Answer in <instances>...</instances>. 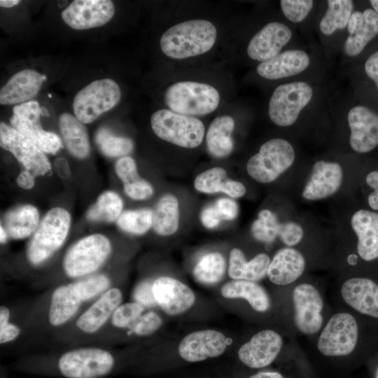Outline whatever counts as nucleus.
Wrapping results in <instances>:
<instances>
[{"mask_svg": "<svg viewBox=\"0 0 378 378\" xmlns=\"http://www.w3.org/2000/svg\"><path fill=\"white\" fill-rule=\"evenodd\" d=\"M116 357L99 347H79L51 358L24 359L15 364V369L35 374L64 378H105L117 368Z\"/></svg>", "mask_w": 378, "mask_h": 378, "instance_id": "obj_1", "label": "nucleus"}, {"mask_svg": "<svg viewBox=\"0 0 378 378\" xmlns=\"http://www.w3.org/2000/svg\"><path fill=\"white\" fill-rule=\"evenodd\" d=\"M216 37L217 31L213 23L206 20H190L166 30L160 44L164 55L181 59L208 52Z\"/></svg>", "mask_w": 378, "mask_h": 378, "instance_id": "obj_2", "label": "nucleus"}, {"mask_svg": "<svg viewBox=\"0 0 378 378\" xmlns=\"http://www.w3.org/2000/svg\"><path fill=\"white\" fill-rule=\"evenodd\" d=\"M164 99L171 111L193 117L215 111L220 102V94L216 88L206 83L181 81L167 88Z\"/></svg>", "mask_w": 378, "mask_h": 378, "instance_id": "obj_3", "label": "nucleus"}, {"mask_svg": "<svg viewBox=\"0 0 378 378\" xmlns=\"http://www.w3.org/2000/svg\"><path fill=\"white\" fill-rule=\"evenodd\" d=\"M71 224V216L64 209L55 207L43 217L27 247L29 262L38 265L53 255L64 242Z\"/></svg>", "mask_w": 378, "mask_h": 378, "instance_id": "obj_4", "label": "nucleus"}, {"mask_svg": "<svg viewBox=\"0 0 378 378\" xmlns=\"http://www.w3.org/2000/svg\"><path fill=\"white\" fill-rule=\"evenodd\" d=\"M150 125L161 139L186 148L199 146L204 136V126L200 120L169 109L154 112Z\"/></svg>", "mask_w": 378, "mask_h": 378, "instance_id": "obj_5", "label": "nucleus"}, {"mask_svg": "<svg viewBox=\"0 0 378 378\" xmlns=\"http://www.w3.org/2000/svg\"><path fill=\"white\" fill-rule=\"evenodd\" d=\"M295 159L292 144L281 138L271 139L265 142L258 153L247 162L246 170L255 181L267 183L275 181L289 169Z\"/></svg>", "mask_w": 378, "mask_h": 378, "instance_id": "obj_6", "label": "nucleus"}, {"mask_svg": "<svg viewBox=\"0 0 378 378\" xmlns=\"http://www.w3.org/2000/svg\"><path fill=\"white\" fill-rule=\"evenodd\" d=\"M120 98V86L114 80L97 79L76 93L73 100V111L80 122L89 124L115 107Z\"/></svg>", "mask_w": 378, "mask_h": 378, "instance_id": "obj_7", "label": "nucleus"}, {"mask_svg": "<svg viewBox=\"0 0 378 378\" xmlns=\"http://www.w3.org/2000/svg\"><path fill=\"white\" fill-rule=\"evenodd\" d=\"M111 251L109 240L100 234H91L76 241L66 252L63 268L71 278H80L96 272Z\"/></svg>", "mask_w": 378, "mask_h": 378, "instance_id": "obj_8", "label": "nucleus"}, {"mask_svg": "<svg viewBox=\"0 0 378 378\" xmlns=\"http://www.w3.org/2000/svg\"><path fill=\"white\" fill-rule=\"evenodd\" d=\"M312 86L304 81H294L279 85L269 102L268 115L273 123L280 127L292 125L301 111L312 99Z\"/></svg>", "mask_w": 378, "mask_h": 378, "instance_id": "obj_9", "label": "nucleus"}, {"mask_svg": "<svg viewBox=\"0 0 378 378\" xmlns=\"http://www.w3.org/2000/svg\"><path fill=\"white\" fill-rule=\"evenodd\" d=\"M47 113L46 108L41 106L38 102L31 100L13 106L10 123L41 151L55 154L62 147V143L56 134L42 128L40 116Z\"/></svg>", "mask_w": 378, "mask_h": 378, "instance_id": "obj_10", "label": "nucleus"}, {"mask_svg": "<svg viewBox=\"0 0 378 378\" xmlns=\"http://www.w3.org/2000/svg\"><path fill=\"white\" fill-rule=\"evenodd\" d=\"M359 337V326L355 317L349 313H337L323 329L318 340V349L326 356H348L356 349Z\"/></svg>", "mask_w": 378, "mask_h": 378, "instance_id": "obj_11", "label": "nucleus"}, {"mask_svg": "<svg viewBox=\"0 0 378 378\" xmlns=\"http://www.w3.org/2000/svg\"><path fill=\"white\" fill-rule=\"evenodd\" d=\"M0 146L10 152L34 176L44 175L51 169L43 151L27 137L3 122L0 123Z\"/></svg>", "mask_w": 378, "mask_h": 378, "instance_id": "obj_12", "label": "nucleus"}, {"mask_svg": "<svg viewBox=\"0 0 378 378\" xmlns=\"http://www.w3.org/2000/svg\"><path fill=\"white\" fill-rule=\"evenodd\" d=\"M115 14L110 0H74L61 13L62 20L76 30H86L107 24Z\"/></svg>", "mask_w": 378, "mask_h": 378, "instance_id": "obj_13", "label": "nucleus"}, {"mask_svg": "<svg viewBox=\"0 0 378 378\" xmlns=\"http://www.w3.org/2000/svg\"><path fill=\"white\" fill-rule=\"evenodd\" d=\"M293 302L297 328L306 335L317 332L323 325V300L317 288L309 284L298 285L293 291Z\"/></svg>", "mask_w": 378, "mask_h": 378, "instance_id": "obj_14", "label": "nucleus"}, {"mask_svg": "<svg viewBox=\"0 0 378 378\" xmlns=\"http://www.w3.org/2000/svg\"><path fill=\"white\" fill-rule=\"evenodd\" d=\"M349 144L358 153L371 152L378 146V113L364 105H356L347 114Z\"/></svg>", "mask_w": 378, "mask_h": 378, "instance_id": "obj_15", "label": "nucleus"}, {"mask_svg": "<svg viewBox=\"0 0 378 378\" xmlns=\"http://www.w3.org/2000/svg\"><path fill=\"white\" fill-rule=\"evenodd\" d=\"M227 345V340L224 334L215 330H204L184 337L178 350L183 360L195 363L220 356Z\"/></svg>", "mask_w": 378, "mask_h": 378, "instance_id": "obj_16", "label": "nucleus"}, {"mask_svg": "<svg viewBox=\"0 0 378 378\" xmlns=\"http://www.w3.org/2000/svg\"><path fill=\"white\" fill-rule=\"evenodd\" d=\"M283 344L281 335L272 330H264L254 335L238 351L239 359L251 368H262L271 364Z\"/></svg>", "mask_w": 378, "mask_h": 378, "instance_id": "obj_17", "label": "nucleus"}, {"mask_svg": "<svg viewBox=\"0 0 378 378\" xmlns=\"http://www.w3.org/2000/svg\"><path fill=\"white\" fill-rule=\"evenodd\" d=\"M155 301L167 314L184 313L195 303L194 292L187 285L169 276H160L153 282Z\"/></svg>", "mask_w": 378, "mask_h": 378, "instance_id": "obj_18", "label": "nucleus"}, {"mask_svg": "<svg viewBox=\"0 0 378 378\" xmlns=\"http://www.w3.org/2000/svg\"><path fill=\"white\" fill-rule=\"evenodd\" d=\"M291 37L292 31L285 24L269 22L250 40L247 54L251 59L260 62L269 60L280 53Z\"/></svg>", "mask_w": 378, "mask_h": 378, "instance_id": "obj_19", "label": "nucleus"}, {"mask_svg": "<svg viewBox=\"0 0 378 378\" xmlns=\"http://www.w3.org/2000/svg\"><path fill=\"white\" fill-rule=\"evenodd\" d=\"M346 303L363 316L378 320V282L365 276L346 280L341 288Z\"/></svg>", "mask_w": 378, "mask_h": 378, "instance_id": "obj_20", "label": "nucleus"}, {"mask_svg": "<svg viewBox=\"0 0 378 378\" xmlns=\"http://www.w3.org/2000/svg\"><path fill=\"white\" fill-rule=\"evenodd\" d=\"M342 179L343 170L339 163L318 160L313 165L302 195L308 200L327 198L340 189Z\"/></svg>", "mask_w": 378, "mask_h": 378, "instance_id": "obj_21", "label": "nucleus"}, {"mask_svg": "<svg viewBox=\"0 0 378 378\" xmlns=\"http://www.w3.org/2000/svg\"><path fill=\"white\" fill-rule=\"evenodd\" d=\"M46 79V75L31 69L16 72L1 87L0 104L15 106L31 101Z\"/></svg>", "mask_w": 378, "mask_h": 378, "instance_id": "obj_22", "label": "nucleus"}, {"mask_svg": "<svg viewBox=\"0 0 378 378\" xmlns=\"http://www.w3.org/2000/svg\"><path fill=\"white\" fill-rule=\"evenodd\" d=\"M347 31L344 50L347 56L356 57L378 35V14L372 8L352 13Z\"/></svg>", "mask_w": 378, "mask_h": 378, "instance_id": "obj_23", "label": "nucleus"}, {"mask_svg": "<svg viewBox=\"0 0 378 378\" xmlns=\"http://www.w3.org/2000/svg\"><path fill=\"white\" fill-rule=\"evenodd\" d=\"M122 300L120 289L110 288L77 318L76 328L85 334L96 333L111 318Z\"/></svg>", "mask_w": 378, "mask_h": 378, "instance_id": "obj_24", "label": "nucleus"}, {"mask_svg": "<svg viewBox=\"0 0 378 378\" xmlns=\"http://www.w3.org/2000/svg\"><path fill=\"white\" fill-rule=\"evenodd\" d=\"M357 237V252L365 262L378 259V212L368 209L356 211L351 218Z\"/></svg>", "mask_w": 378, "mask_h": 378, "instance_id": "obj_25", "label": "nucleus"}, {"mask_svg": "<svg viewBox=\"0 0 378 378\" xmlns=\"http://www.w3.org/2000/svg\"><path fill=\"white\" fill-rule=\"evenodd\" d=\"M309 63L310 58L306 52L292 49L261 62L256 70L259 76L264 78L277 80L300 74L309 66Z\"/></svg>", "mask_w": 378, "mask_h": 378, "instance_id": "obj_26", "label": "nucleus"}, {"mask_svg": "<svg viewBox=\"0 0 378 378\" xmlns=\"http://www.w3.org/2000/svg\"><path fill=\"white\" fill-rule=\"evenodd\" d=\"M305 264V259L299 251L291 247L284 248L270 261L267 275L273 284L288 285L303 274Z\"/></svg>", "mask_w": 378, "mask_h": 378, "instance_id": "obj_27", "label": "nucleus"}, {"mask_svg": "<svg viewBox=\"0 0 378 378\" xmlns=\"http://www.w3.org/2000/svg\"><path fill=\"white\" fill-rule=\"evenodd\" d=\"M82 304L72 283L57 287L50 296L49 323L54 327L64 325L76 315Z\"/></svg>", "mask_w": 378, "mask_h": 378, "instance_id": "obj_28", "label": "nucleus"}, {"mask_svg": "<svg viewBox=\"0 0 378 378\" xmlns=\"http://www.w3.org/2000/svg\"><path fill=\"white\" fill-rule=\"evenodd\" d=\"M270 261L265 253H259L247 261L242 251L234 248L230 253L228 275L234 280L255 282L267 275Z\"/></svg>", "mask_w": 378, "mask_h": 378, "instance_id": "obj_29", "label": "nucleus"}, {"mask_svg": "<svg viewBox=\"0 0 378 378\" xmlns=\"http://www.w3.org/2000/svg\"><path fill=\"white\" fill-rule=\"evenodd\" d=\"M197 190L206 194L223 192L230 197L239 198L246 193V187L239 181L227 178L226 171L216 167L200 173L194 183Z\"/></svg>", "mask_w": 378, "mask_h": 378, "instance_id": "obj_30", "label": "nucleus"}, {"mask_svg": "<svg viewBox=\"0 0 378 378\" xmlns=\"http://www.w3.org/2000/svg\"><path fill=\"white\" fill-rule=\"evenodd\" d=\"M59 128L69 153L80 159L90 153V145L87 130L75 115L63 113L59 118Z\"/></svg>", "mask_w": 378, "mask_h": 378, "instance_id": "obj_31", "label": "nucleus"}, {"mask_svg": "<svg viewBox=\"0 0 378 378\" xmlns=\"http://www.w3.org/2000/svg\"><path fill=\"white\" fill-rule=\"evenodd\" d=\"M234 128V120L230 115L216 117L210 124L206 135L209 153L216 158L230 155L234 148L231 134Z\"/></svg>", "mask_w": 378, "mask_h": 378, "instance_id": "obj_32", "label": "nucleus"}, {"mask_svg": "<svg viewBox=\"0 0 378 378\" xmlns=\"http://www.w3.org/2000/svg\"><path fill=\"white\" fill-rule=\"evenodd\" d=\"M115 170L123 183L125 193L130 198L144 200L153 195V187L139 176L136 163L131 157L119 158L115 162Z\"/></svg>", "mask_w": 378, "mask_h": 378, "instance_id": "obj_33", "label": "nucleus"}, {"mask_svg": "<svg viewBox=\"0 0 378 378\" xmlns=\"http://www.w3.org/2000/svg\"><path fill=\"white\" fill-rule=\"evenodd\" d=\"M225 298L245 299L258 312H265L270 308V300L265 289L254 281L233 280L224 284L220 290Z\"/></svg>", "mask_w": 378, "mask_h": 378, "instance_id": "obj_34", "label": "nucleus"}, {"mask_svg": "<svg viewBox=\"0 0 378 378\" xmlns=\"http://www.w3.org/2000/svg\"><path fill=\"white\" fill-rule=\"evenodd\" d=\"M39 214L37 209L30 204L18 206L4 217V228L8 237L23 239L36 231L38 226Z\"/></svg>", "mask_w": 378, "mask_h": 378, "instance_id": "obj_35", "label": "nucleus"}, {"mask_svg": "<svg viewBox=\"0 0 378 378\" xmlns=\"http://www.w3.org/2000/svg\"><path fill=\"white\" fill-rule=\"evenodd\" d=\"M179 224V206L177 198L172 194L162 196L152 211V227L160 235L175 233Z\"/></svg>", "mask_w": 378, "mask_h": 378, "instance_id": "obj_36", "label": "nucleus"}, {"mask_svg": "<svg viewBox=\"0 0 378 378\" xmlns=\"http://www.w3.org/2000/svg\"><path fill=\"white\" fill-rule=\"evenodd\" d=\"M328 8L319 22L321 32L330 36L347 27L354 9L351 0H328Z\"/></svg>", "mask_w": 378, "mask_h": 378, "instance_id": "obj_37", "label": "nucleus"}, {"mask_svg": "<svg viewBox=\"0 0 378 378\" xmlns=\"http://www.w3.org/2000/svg\"><path fill=\"white\" fill-rule=\"evenodd\" d=\"M225 267V260L221 253H208L202 256L195 265L193 275L197 281L213 285L222 279Z\"/></svg>", "mask_w": 378, "mask_h": 378, "instance_id": "obj_38", "label": "nucleus"}, {"mask_svg": "<svg viewBox=\"0 0 378 378\" xmlns=\"http://www.w3.org/2000/svg\"><path fill=\"white\" fill-rule=\"evenodd\" d=\"M122 205V200L116 192L106 191L88 210L87 218L90 220L113 222L121 214Z\"/></svg>", "mask_w": 378, "mask_h": 378, "instance_id": "obj_39", "label": "nucleus"}, {"mask_svg": "<svg viewBox=\"0 0 378 378\" xmlns=\"http://www.w3.org/2000/svg\"><path fill=\"white\" fill-rule=\"evenodd\" d=\"M95 142L100 151L110 158L124 157L133 149L131 139L113 134L109 130L102 127L96 133Z\"/></svg>", "mask_w": 378, "mask_h": 378, "instance_id": "obj_40", "label": "nucleus"}, {"mask_svg": "<svg viewBox=\"0 0 378 378\" xmlns=\"http://www.w3.org/2000/svg\"><path fill=\"white\" fill-rule=\"evenodd\" d=\"M117 225L124 232L143 234L152 227V210L144 208L125 211L117 219Z\"/></svg>", "mask_w": 378, "mask_h": 378, "instance_id": "obj_41", "label": "nucleus"}, {"mask_svg": "<svg viewBox=\"0 0 378 378\" xmlns=\"http://www.w3.org/2000/svg\"><path fill=\"white\" fill-rule=\"evenodd\" d=\"M74 288L83 302L97 298L110 288L111 281L105 274H97L72 282Z\"/></svg>", "mask_w": 378, "mask_h": 378, "instance_id": "obj_42", "label": "nucleus"}, {"mask_svg": "<svg viewBox=\"0 0 378 378\" xmlns=\"http://www.w3.org/2000/svg\"><path fill=\"white\" fill-rule=\"evenodd\" d=\"M280 226L281 223L272 211L262 209L252 223L251 231L256 240L268 244L274 241L279 236Z\"/></svg>", "mask_w": 378, "mask_h": 378, "instance_id": "obj_43", "label": "nucleus"}, {"mask_svg": "<svg viewBox=\"0 0 378 378\" xmlns=\"http://www.w3.org/2000/svg\"><path fill=\"white\" fill-rule=\"evenodd\" d=\"M144 311V307L136 302L120 304L111 316V323L117 328L129 330L141 317Z\"/></svg>", "mask_w": 378, "mask_h": 378, "instance_id": "obj_44", "label": "nucleus"}, {"mask_svg": "<svg viewBox=\"0 0 378 378\" xmlns=\"http://www.w3.org/2000/svg\"><path fill=\"white\" fill-rule=\"evenodd\" d=\"M280 6L285 17L292 22L303 21L312 10V0H281Z\"/></svg>", "mask_w": 378, "mask_h": 378, "instance_id": "obj_45", "label": "nucleus"}, {"mask_svg": "<svg viewBox=\"0 0 378 378\" xmlns=\"http://www.w3.org/2000/svg\"><path fill=\"white\" fill-rule=\"evenodd\" d=\"M162 323V318L158 314L148 312L141 316L129 329L128 334H135L141 337L150 335L160 328Z\"/></svg>", "mask_w": 378, "mask_h": 378, "instance_id": "obj_46", "label": "nucleus"}, {"mask_svg": "<svg viewBox=\"0 0 378 378\" xmlns=\"http://www.w3.org/2000/svg\"><path fill=\"white\" fill-rule=\"evenodd\" d=\"M279 236L286 245L293 246L302 239L304 230L300 225L294 222L281 223Z\"/></svg>", "mask_w": 378, "mask_h": 378, "instance_id": "obj_47", "label": "nucleus"}, {"mask_svg": "<svg viewBox=\"0 0 378 378\" xmlns=\"http://www.w3.org/2000/svg\"><path fill=\"white\" fill-rule=\"evenodd\" d=\"M134 301L144 307H152L158 305L153 292V283L146 280L140 282L133 291Z\"/></svg>", "mask_w": 378, "mask_h": 378, "instance_id": "obj_48", "label": "nucleus"}, {"mask_svg": "<svg viewBox=\"0 0 378 378\" xmlns=\"http://www.w3.org/2000/svg\"><path fill=\"white\" fill-rule=\"evenodd\" d=\"M222 220H231L239 214V206L236 201L230 198H220L214 204Z\"/></svg>", "mask_w": 378, "mask_h": 378, "instance_id": "obj_49", "label": "nucleus"}, {"mask_svg": "<svg viewBox=\"0 0 378 378\" xmlns=\"http://www.w3.org/2000/svg\"><path fill=\"white\" fill-rule=\"evenodd\" d=\"M367 185L372 189L368 196V204L371 210L378 211V170L369 172L365 177Z\"/></svg>", "mask_w": 378, "mask_h": 378, "instance_id": "obj_50", "label": "nucleus"}, {"mask_svg": "<svg viewBox=\"0 0 378 378\" xmlns=\"http://www.w3.org/2000/svg\"><path fill=\"white\" fill-rule=\"evenodd\" d=\"M200 219L203 225L208 229L216 227L222 220L214 204L208 205L203 209Z\"/></svg>", "mask_w": 378, "mask_h": 378, "instance_id": "obj_51", "label": "nucleus"}, {"mask_svg": "<svg viewBox=\"0 0 378 378\" xmlns=\"http://www.w3.org/2000/svg\"><path fill=\"white\" fill-rule=\"evenodd\" d=\"M364 67L367 76L373 81L378 91V50L368 57Z\"/></svg>", "mask_w": 378, "mask_h": 378, "instance_id": "obj_52", "label": "nucleus"}, {"mask_svg": "<svg viewBox=\"0 0 378 378\" xmlns=\"http://www.w3.org/2000/svg\"><path fill=\"white\" fill-rule=\"evenodd\" d=\"M20 327L10 322L5 327L0 328V343L5 344L14 341L20 334Z\"/></svg>", "mask_w": 378, "mask_h": 378, "instance_id": "obj_53", "label": "nucleus"}, {"mask_svg": "<svg viewBox=\"0 0 378 378\" xmlns=\"http://www.w3.org/2000/svg\"><path fill=\"white\" fill-rule=\"evenodd\" d=\"M18 185L24 189H31L34 186V178L29 171L22 172L17 178Z\"/></svg>", "mask_w": 378, "mask_h": 378, "instance_id": "obj_54", "label": "nucleus"}, {"mask_svg": "<svg viewBox=\"0 0 378 378\" xmlns=\"http://www.w3.org/2000/svg\"><path fill=\"white\" fill-rule=\"evenodd\" d=\"M55 169L57 174L62 178H69L71 176V169L67 161L64 158L57 159L55 162Z\"/></svg>", "mask_w": 378, "mask_h": 378, "instance_id": "obj_55", "label": "nucleus"}, {"mask_svg": "<svg viewBox=\"0 0 378 378\" xmlns=\"http://www.w3.org/2000/svg\"><path fill=\"white\" fill-rule=\"evenodd\" d=\"M10 312L8 307L1 305L0 307V328L7 326L10 323Z\"/></svg>", "mask_w": 378, "mask_h": 378, "instance_id": "obj_56", "label": "nucleus"}, {"mask_svg": "<svg viewBox=\"0 0 378 378\" xmlns=\"http://www.w3.org/2000/svg\"><path fill=\"white\" fill-rule=\"evenodd\" d=\"M248 378H284L282 374L278 372L266 371L255 373Z\"/></svg>", "mask_w": 378, "mask_h": 378, "instance_id": "obj_57", "label": "nucleus"}, {"mask_svg": "<svg viewBox=\"0 0 378 378\" xmlns=\"http://www.w3.org/2000/svg\"><path fill=\"white\" fill-rule=\"evenodd\" d=\"M20 3V1L19 0H1L0 1V6L1 7L4 8H13L15 6L19 4Z\"/></svg>", "mask_w": 378, "mask_h": 378, "instance_id": "obj_58", "label": "nucleus"}, {"mask_svg": "<svg viewBox=\"0 0 378 378\" xmlns=\"http://www.w3.org/2000/svg\"><path fill=\"white\" fill-rule=\"evenodd\" d=\"M8 236L7 234V232L4 230V227L1 225L0 227V240L1 243L4 244L7 241Z\"/></svg>", "mask_w": 378, "mask_h": 378, "instance_id": "obj_59", "label": "nucleus"}, {"mask_svg": "<svg viewBox=\"0 0 378 378\" xmlns=\"http://www.w3.org/2000/svg\"><path fill=\"white\" fill-rule=\"evenodd\" d=\"M372 8L378 14V0H370Z\"/></svg>", "mask_w": 378, "mask_h": 378, "instance_id": "obj_60", "label": "nucleus"}, {"mask_svg": "<svg viewBox=\"0 0 378 378\" xmlns=\"http://www.w3.org/2000/svg\"><path fill=\"white\" fill-rule=\"evenodd\" d=\"M375 378H378V367L376 370V372H375Z\"/></svg>", "mask_w": 378, "mask_h": 378, "instance_id": "obj_61", "label": "nucleus"}]
</instances>
